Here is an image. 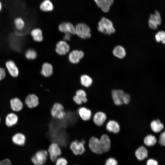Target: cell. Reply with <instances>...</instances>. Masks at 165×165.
Listing matches in <instances>:
<instances>
[{"instance_id":"obj_1","label":"cell","mask_w":165,"mask_h":165,"mask_svg":"<svg viewBox=\"0 0 165 165\" xmlns=\"http://www.w3.org/2000/svg\"><path fill=\"white\" fill-rule=\"evenodd\" d=\"M110 138L106 134L102 135L100 139L95 136H92L88 143L89 149L92 152L97 154H101L108 152L110 148Z\"/></svg>"},{"instance_id":"obj_2","label":"cell","mask_w":165,"mask_h":165,"mask_svg":"<svg viewBox=\"0 0 165 165\" xmlns=\"http://www.w3.org/2000/svg\"><path fill=\"white\" fill-rule=\"evenodd\" d=\"M98 24L99 27L97 29L98 31L105 35H110L115 32L112 23L105 17H102Z\"/></svg>"},{"instance_id":"obj_3","label":"cell","mask_w":165,"mask_h":165,"mask_svg":"<svg viewBox=\"0 0 165 165\" xmlns=\"http://www.w3.org/2000/svg\"><path fill=\"white\" fill-rule=\"evenodd\" d=\"M48 153L46 150H40L36 152L31 157V160L34 165H44L46 163Z\"/></svg>"},{"instance_id":"obj_4","label":"cell","mask_w":165,"mask_h":165,"mask_svg":"<svg viewBox=\"0 0 165 165\" xmlns=\"http://www.w3.org/2000/svg\"><path fill=\"white\" fill-rule=\"evenodd\" d=\"M47 151L51 161L55 163L57 158L61 155V149L59 145L57 142H51L49 145Z\"/></svg>"},{"instance_id":"obj_5","label":"cell","mask_w":165,"mask_h":165,"mask_svg":"<svg viewBox=\"0 0 165 165\" xmlns=\"http://www.w3.org/2000/svg\"><path fill=\"white\" fill-rule=\"evenodd\" d=\"M75 28V34L81 38L86 39L91 37L90 29L86 24L78 23L76 25Z\"/></svg>"},{"instance_id":"obj_6","label":"cell","mask_w":165,"mask_h":165,"mask_svg":"<svg viewBox=\"0 0 165 165\" xmlns=\"http://www.w3.org/2000/svg\"><path fill=\"white\" fill-rule=\"evenodd\" d=\"M50 113L53 118L59 120L64 119L66 115L64 106L58 102L54 104L51 108Z\"/></svg>"},{"instance_id":"obj_7","label":"cell","mask_w":165,"mask_h":165,"mask_svg":"<svg viewBox=\"0 0 165 165\" xmlns=\"http://www.w3.org/2000/svg\"><path fill=\"white\" fill-rule=\"evenodd\" d=\"M4 68L12 77L16 78L20 74L18 66L13 60L10 59L6 61L4 64Z\"/></svg>"},{"instance_id":"obj_8","label":"cell","mask_w":165,"mask_h":165,"mask_svg":"<svg viewBox=\"0 0 165 165\" xmlns=\"http://www.w3.org/2000/svg\"><path fill=\"white\" fill-rule=\"evenodd\" d=\"M85 145L81 141L75 140L71 143L69 148L75 155H80L83 154L85 152Z\"/></svg>"},{"instance_id":"obj_9","label":"cell","mask_w":165,"mask_h":165,"mask_svg":"<svg viewBox=\"0 0 165 165\" xmlns=\"http://www.w3.org/2000/svg\"><path fill=\"white\" fill-rule=\"evenodd\" d=\"M74 102L77 105H80L82 103H86L88 101L86 93L82 89H78L75 92V95L73 97Z\"/></svg>"},{"instance_id":"obj_10","label":"cell","mask_w":165,"mask_h":165,"mask_svg":"<svg viewBox=\"0 0 165 165\" xmlns=\"http://www.w3.org/2000/svg\"><path fill=\"white\" fill-rule=\"evenodd\" d=\"M24 103L25 105L28 108H34L38 105L39 103V99L35 94H29L25 98Z\"/></svg>"},{"instance_id":"obj_11","label":"cell","mask_w":165,"mask_h":165,"mask_svg":"<svg viewBox=\"0 0 165 165\" xmlns=\"http://www.w3.org/2000/svg\"><path fill=\"white\" fill-rule=\"evenodd\" d=\"M59 30L64 33H68L72 35L75 34V27L69 22H63L58 26Z\"/></svg>"},{"instance_id":"obj_12","label":"cell","mask_w":165,"mask_h":165,"mask_svg":"<svg viewBox=\"0 0 165 165\" xmlns=\"http://www.w3.org/2000/svg\"><path fill=\"white\" fill-rule=\"evenodd\" d=\"M69 50L70 46L65 41H60L56 44L55 51L59 55H66L69 52Z\"/></svg>"},{"instance_id":"obj_13","label":"cell","mask_w":165,"mask_h":165,"mask_svg":"<svg viewBox=\"0 0 165 165\" xmlns=\"http://www.w3.org/2000/svg\"><path fill=\"white\" fill-rule=\"evenodd\" d=\"M84 53L81 50H75L71 52L68 55L69 61L73 64L78 63L84 56Z\"/></svg>"},{"instance_id":"obj_14","label":"cell","mask_w":165,"mask_h":165,"mask_svg":"<svg viewBox=\"0 0 165 165\" xmlns=\"http://www.w3.org/2000/svg\"><path fill=\"white\" fill-rule=\"evenodd\" d=\"M107 119L106 114L102 112H98L93 116L92 119L94 123L98 126H102Z\"/></svg>"},{"instance_id":"obj_15","label":"cell","mask_w":165,"mask_h":165,"mask_svg":"<svg viewBox=\"0 0 165 165\" xmlns=\"http://www.w3.org/2000/svg\"><path fill=\"white\" fill-rule=\"evenodd\" d=\"M97 6L104 12H108L113 4L114 0H94Z\"/></svg>"},{"instance_id":"obj_16","label":"cell","mask_w":165,"mask_h":165,"mask_svg":"<svg viewBox=\"0 0 165 165\" xmlns=\"http://www.w3.org/2000/svg\"><path fill=\"white\" fill-rule=\"evenodd\" d=\"M78 112L80 118L84 121H89L92 118V114L91 110L85 107H80Z\"/></svg>"},{"instance_id":"obj_17","label":"cell","mask_w":165,"mask_h":165,"mask_svg":"<svg viewBox=\"0 0 165 165\" xmlns=\"http://www.w3.org/2000/svg\"><path fill=\"white\" fill-rule=\"evenodd\" d=\"M53 72V67L51 64L48 62H45L43 64L40 72L42 76L48 78L52 75Z\"/></svg>"},{"instance_id":"obj_18","label":"cell","mask_w":165,"mask_h":165,"mask_svg":"<svg viewBox=\"0 0 165 165\" xmlns=\"http://www.w3.org/2000/svg\"><path fill=\"white\" fill-rule=\"evenodd\" d=\"M10 105L12 109L15 112L21 111L24 107L22 102L17 97L11 99L10 101Z\"/></svg>"},{"instance_id":"obj_19","label":"cell","mask_w":165,"mask_h":165,"mask_svg":"<svg viewBox=\"0 0 165 165\" xmlns=\"http://www.w3.org/2000/svg\"><path fill=\"white\" fill-rule=\"evenodd\" d=\"M13 24L16 30L20 32L24 28L25 22L23 18L20 16H17L13 20Z\"/></svg>"},{"instance_id":"obj_20","label":"cell","mask_w":165,"mask_h":165,"mask_svg":"<svg viewBox=\"0 0 165 165\" xmlns=\"http://www.w3.org/2000/svg\"><path fill=\"white\" fill-rule=\"evenodd\" d=\"M107 130L110 132L117 134L119 132L120 127L119 123L114 120L109 121L106 125Z\"/></svg>"},{"instance_id":"obj_21","label":"cell","mask_w":165,"mask_h":165,"mask_svg":"<svg viewBox=\"0 0 165 165\" xmlns=\"http://www.w3.org/2000/svg\"><path fill=\"white\" fill-rule=\"evenodd\" d=\"M150 127L152 131L156 133L160 132L164 128L163 124L158 119L152 121L150 123Z\"/></svg>"},{"instance_id":"obj_22","label":"cell","mask_w":165,"mask_h":165,"mask_svg":"<svg viewBox=\"0 0 165 165\" xmlns=\"http://www.w3.org/2000/svg\"><path fill=\"white\" fill-rule=\"evenodd\" d=\"M18 121V117L14 113H11L8 114L6 117L5 123L8 127H11L16 124Z\"/></svg>"},{"instance_id":"obj_23","label":"cell","mask_w":165,"mask_h":165,"mask_svg":"<svg viewBox=\"0 0 165 165\" xmlns=\"http://www.w3.org/2000/svg\"><path fill=\"white\" fill-rule=\"evenodd\" d=\"M12 141L16 145H24L26 141V137L24 134L21 133H17L15 134L12 137Z\"/></svg>"},{"instance_id":"obj_24","label":"cell","mask_w":165,"mask_h":165,"mask_svg":"<svg viewBox=\"0 0 165 165\" xmlns=\"http://www.w3.org/2000/svg\"><path fill=\"white\" fill-rule=\"evenodd\" d=\"M30 35L34 41L36 42H41L43 39L42 30L38 28H35L32 30Z\"/></svg>"},{"instance_id":"obj_25","label":"cell","mask_w":165,"mask_h":165,"mask_svg":"<svg viewBox=\"0 0 165 165\" xmlns=\"http://www.w3.org/2000/svg\"><path fill=\"white\" fill-rule=\"evenodd\" d=\"M135 155L138 160H142L148 157V152L145 147L141 146L136 150Z\"/></svg>"},{"instance_id":"obj_26","label":"cell","mask_w":165,"mask_h":165,"mask_svg":"<svg viewBox=\"0 0 165 165\" xmlns=\"http://www.w3.org/2000/svg\"><path fill=\"white\" fill-rule=\"evenodd\" d=\"M80 82L81 85L85 88H88L92 84L93 81L92 78L89 75L82 74L80 77Z\"/></svg>"},{"instance_id":"obj_27","label":"cell","mask_w":165,"mask_h":165,"mask_svg":"<svg viewBox=\"0 0 165 165\" xmlns=\"http://www.w3.org/2000/svg\"><path fill=\"white\" fill-rule=\"evenodd\" d=\"M40 9L44 12H49L53 9V6L50 0H45L40 5Z\"/></svg>"},{"instance_id":"obj_28","label":"cell","mask_w":165,"mask_h":165,"mask_svg":"<svg viewBox=\"0 0 165 165\" xmlns=\"http://www.w3.org/2000/svg\"><path fill=\"white\" fill-rule=\"evenodd\" d=\"M113 53L115 56L120 59L124 57L126 55L125 49L120 46H117L114 48Z\"/></svg>"},{"instance_id":"obj_29","label":"cell","mask_w":165,"mask_h":165,"mask_svg":"<svg viewBox=\"0 0 165 165\" xmlns=\"http://www.w3.org/2000/svg\"><path fill=\"white\" fill-rule=\"evenodd\" d=\"M144 141L145 145L150 147L156 144L157 140L154 136L148 134L144 138Z\"/></svg>"},{"instance_id":"obj_30","label":"cell","mask_w":165,"mask_h":165,"mask_svg":"<svg viewBox=\"0 0 165 165\" xmlns=\"http://www.w3.org/2000/svg\"><path fill=\"white\" fill-rule=\"evenodd\" d=\"M112 96L114 103L116 105L120 106L123 103L118 95L117 90H113L112 91Z\"/></svg>"},{"instance_id":"obj_31","label":"cell","mask_w":165,"mask_h":165,"mask_svg":"<svg viewBox=\"0 0 165 165\" xmlns=\"http://www.w3.org/2000/svg\"><path fill=\"white\" fill-rule=\"evenodd\" d=\"M37 56L36 52L32 49L27 50L24 53V57L28 60H34L36 58Z\"/></svg>"},{"instance_id":"obj_32","label":"cell","mask_w":165,"mask_h":165,"mask_svg":"<svg viewBox=\"0 0 165 165\" xmlns=\"http://www.w3.org/2000/svg\"><path fill=\"white\" fill-rule=\"evenodd\" d=\"M148 24L149 27L151 29L155 30L157 28L158 25L155 14H151L150 15Z\"/></svg>"},{"instance_id":"obj_33","label":"cell","mask_w":165,"mask_h":165,"mask_svg":"<svg viewBox=\"0 0 165 165\" xmlns=\"http://www.w3.org/2000/svg\"><path fill=\"white\" fill-rule=\"evenodd\" d=\"M155 38L157 42H161L165 44V32L160 31L158 32L155 35Z\"/></svg>"},{"instance_id":"obj_34","label":"cell","mask_w":165,"mask_h":165,"mask_svg":"<svg viewBox=\"0 0 165 165\" xmlns=\"http://www.w3.org/2000/svg\"><path fill=\"white\" fill-rule=\"evenodd\" d=\"M55 163V165H68V162L65 158L60 156L57 158Z\"/></svg>"},{"instance_id":"obj_35","label":"cell","mask_w":165,"mask_h":165,"mask_svg":"<svg viewBox=\"0 0 165 165\" xmlns=\"http://www.w3.org/2000/svg\"><path fill=\"white\" fill-rule=\"evenodd\" d=\"M159 142L160 145L165 146V128L164 131L160 135Z\"/></svg>"},{"instance_id":"obj_36","label":"cell","mask_w":165,"mask_h":165,"mask_svg":"<svg viewBox=\"0 0 165 165\" xmlns=\"http://www.w3.org/2000/svg\"><path fill=\"white\" fill-rule=\"evenodd\" d=\"M130 97L129 94L127 93H125L124 94L122 101L123 104L126 105L128 104L130 101Z\"/></svg>"},{"instance_id":"obj_37","label":"cell","mask_w":165,"mask_h":165,"mask_svg":"<svg viewBox=\"0 0 165 165\" xmlns=\"http://www.w3.org/2000/svg\"><path fill=\"white\" fill-rule=\"evenodd\" d=\"M6 73V71L5 68L0 66V82L5 78Z\"/></svg>"},{"instance_id":"obj_38","label":"cell","mask_w":165,"mask_h":165,"mask_svg":"<svg viewBox=\"0 0 165 165\" xmlns=\"http://www.w3.org/2000/svg\"><path fill=\"white\" fill-rule=\"evenodd\" d=\"M118 163L116 159L113 158H110L106 161L105 165H117Z\"/></svg>"},{"instance_id":"obj_39","label":"cell","mask_w":165,"mask_h":165,"mask_svg":"<svg viewBox=\"0 0 165 165\" xmlns=\"http://www.w3.org/2000/svg\"><path fill=\"white\" fill-rule=\"evenodd\" d=\"M155 15L158 25H160L161 23V19L159 12L158 11L156 10Z\"/></svg>"},{"instance_id":"obj_40","label":"cell","mask_w":165,"mask_h":165,"mask_svg":"<svg viewBox=\"0 0 165 165\" xmlns=\"http://www.w3.org/2000/svg\"><path fill=\"white\" fill-rule=\"evenodd\" d=\"M147 165H158V163L156 160L149 159L147 161Z\"/></svg>"},{"instance_id":"obj_41","label":"cell","mask_w":165,"mask_h":165,"mask_svg":"<svg viewBox=\"0 0 165 165\" xmlns=\"http://www.w3.org/2000/svg\"><path fill=\"white\" fill-rule=\"evenodd\" d=\"M0 165H11V162L9 160L6 159L0 161Z\"/></svg>"},{"instance_id":"obj_42","label":"cell","mask_w":165,"mask_h":165,"mask_svg":"<svg viewBox=\"0 0 165 165\" xmlns=\"http://www.w3.org/2000/svg\"><path fill=\"white\" fill-rule=\"evenodd\" d=\"M71 34L68 33H64L63 39L64 41H70L71 38Z\"/></svg>"},{"instance_id":"obj_43","label":"cell","mask_w":165,"mask_h":165,"mask_svg":"<svg viewBox=\"0 0 165 165\" xmlns=\"http://www.w3.org/2000/svg\"><path fill=\"white\" fill-rule=\"evenodd\" d=\"M3 7V4L1 1L0 0V13L2 10Z\"/></svg>"},{"instance_id":"obj_44","label":"cell","mask_w":165,"mask_h":165,"mask_svg":"<svg viewBox=\"0 0 165 165\" xmlns=\"http://www.w3.org/2000/svg\"><path fill=\"white\" fill-rule=\"evenodd\" d=\"M0 121H1V119H0Z\"/></svg>"},{"instance_id":"obj_45","label":"cell","mask_w":165,"mask_h":165,"mask_svg":"<svg viewBox=\"0 0 165 165\" xmlns=\"http://www.w3.org/2000/svg\"><path fill=\"white\" fill-rule=\"evenodd\" d=\"M78 165L76 164V165Z\"/></svg>"}]
</instances>
